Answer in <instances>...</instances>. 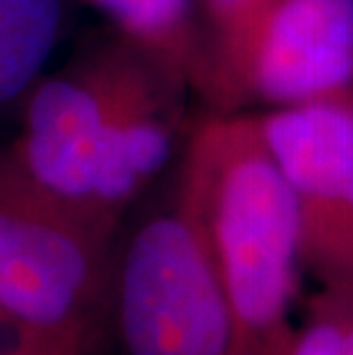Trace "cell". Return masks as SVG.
Returning <instances> with one entry per match:
<instances>
[{
    "label": "cell",
    "instance_id": "cell-1",
    "mask_svg": "<svg viewBox=\"0 0 353 355\" xmlns=\"http://www.w3.org/2000/svg\"><path fill=\"white\" fill-rule=\"evenodd\" d=\"M175 198L198 220L243 355L289 328L303 268L294 195L257 112H212L189 133Z\"/></svg>",
    "mask_w": 353,
    "mask_h": 355
},
{
    "label": "cell",
    "instance_id": "cell-2",
    "mask_svg": "<svg viewBox=\"0 0 353 355\" xmlns=\"http://www.w3.org/2000/svg\"><path fill=\"white\" fill-rule=\"evenodd\" d=\"M168 89L186 87L112 30L40 78L24 101L19 138L3 154L37 191L112 234L96 214L112 140L126 119Z\"/></svg>",
    "mask_w": 353,
    "mask_h": 355
},
{
    "label": "cell",
    "instance_id": "cell-3",
    "mask_svg": "<svg viewBox=\"0 0 353 355\" xmlns=\"http://www.w3.org/2000/svg\"><path fill=\"white\" fill-rule=\"evenodd\" d=\"M115 236L62 209L0 152V323L89 355L110 319Z\"/></svg>",
    "mask_w": 353,
    "mask_h": 355
},
{
    "label": "cell",
    "instance_id": "cell-4",
    "mask_svg": "<svg viewBox=\"0 0 353 355\" xmlns=\"http://www.w3.org/2000/svg\"><path fill=\"white\" fill-rule=\"evenodd\" d=\"M110 319L122 355H243L207 239L177 198L117 252Z\"/></svg>",
    "mask_w": 353,
    "mask_h": 355
},
{
    "label": "cell",
    "instance_id": "cell-5",
    "mask_svg": "<svg viewBox=\"0 0 353 355\" xmlns=\"http://www.w3.org/2000/svg\"><path fill=\"white\" fill-rule=\"evenodd\" d=\"M347 89H353V0H271L205 44L195 94L214 112H266Z\"/></svg>",
    "mask_w": 353,
    "mask_h": 355
},
{
    "label": "cell",
    "instance_id": "cell-6",
    "mask_svg": "<svg viewBox=\"0 0 353 355\" xmlns=\"http://www.w3.org/2000/svg\"><path fill=\"white\" fill-rule=\"evenodd\" d=\"M257 117L294 195L303 268L353 282V89Z\"/></svg>",
    "mask_w": 353,
    "mask_h": 355
},
{
    "label": "cell",
    "instance_id": "cell-7",
    "mask_svg": "<svg viewBox=\"0 0 353 355\" xmlns=\"http://www.w3.org/2000/svg\"><path fill=\"white\" fill-rule=\"evenodd\" d=\"M115 33L195 92L202 71V28L195 0H89Z\"/></svg>",
    "mask_w": 353,
    "mask_h": 355
},
{
    "label": "cell",
    "instance_id": "cell-8",
    "mask_svg": "<svg viewBox=\"0 0 353 355\" xmlns=\"http://www.w3.org/2000/svg\"><path fill=\"white\" fill-rule=\"evenodd\" d=\"M62 0H0V112L26 101L62 30Z\"/></svg>",
    "mask_w": 353,
    "mask_h": 355
},
{
    "label": "cell",
    "instance_id": "cell-9",
    "mask_svg": "<svg viewBox=\"0 0 353 355\" xmlns=\"http://www.w3.org/2000/svg\"><path fill=\"white\" fill-rule=\"evenodd\" d=\"M289 355H347V319L340 282H326L307 300L300 326L294 328Z\"/></svg>",
    "mask_w": 353,
    "mask_h": 355
},
{
    "label": "cell",
    "instance_id": "cell-10",
    "mask_svg": "<svg viewBox=\"0 0 353 355\" xmlns=\"http://www.w3.org/2000/svg\"><path fill=\"white\" fill-rule=\"evenodd\" d=\"M198 3V17L202 28V53L205 44L227 35L230 30L241 26L252 14H257L261 7H266L271 0H195Z\"/></svg>",
    "mask_w": 353,
    "mask_h": 355
},
{
    "label": "cell",
    "instance_id": "cell-11",
    "mask_svg": "<svg viewBox=\"0 0 353 355\" xmlns=\"http://www.w3.org/2000/svg\"><path fill=\"white\" fill-rule=\"evenodd\" d=\"M0 355H69V353L53 349V346H49V344H42V342H37V339H28V337L17 335L14 344L10 349L0 351Z\"/></svg>",
    "mask_w": 353,
    "mask_h": 355
},
{
    "label": "cell",
    "instance_id": "cell-12",
    "mask_svg": "<svg viewBox=\"0 0 353 355\" xmlns=\"http://www.w3.org/2000/svg\"><path fill=\"white\" fill-rule=\"evenodd\" d=\"M291 339H294V326L284 328L282 332L273 335L261 346L257 355H289L291 353Z\"/></svg>",
    "mask_w": 353,
    "mask_h": 355
},
{
    "label": "cell",
    "instance_id": "cell-13",
    "mask_svg": "<svg viewBox=\"0 0 353 355\" xmlns=\"http://www.w3.org/2000/svg\"><path fill=\"white\" fill-rule=\"evenodd\" d=\"M344 293V319H347V355H353V282H340Z\"/></svg>",
    "mask_w": 353,
    "mask_h": 355
}]
</instances>
